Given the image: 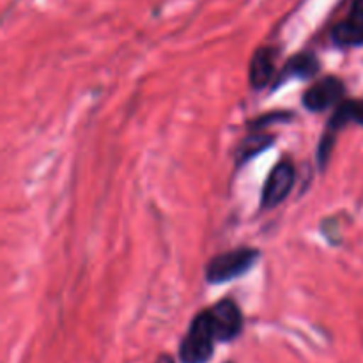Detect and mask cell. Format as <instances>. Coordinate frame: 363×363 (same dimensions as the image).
Listing matches in <instances>:
<instances>
[{"mask_svg": "<svg viewBox=\"0 0 363 363\" xmlns=\"http://www.w3.org/2000/svg\"><path fill=\"white\" fill-rule=\"evenodd\" d=\"M272 142L273 138L268 137V135H252V137L245 138V142L240 147V152H238L240 162H247V160L254 158L255 155H259V152L264 151L266 147H269Z\"/></svg>", "mask_w": 363, "mask_h": 363, "instance_id": "10", "label": "cell"}, {"mask_svg": "<svg viewBox=\"0 0 363 363\" xmlns=\"http://www.w3.org/2000/svg\"><path fill=\"white\" fill-rule=\"evenodd\" d=\"M227 363H233V362H227Z\"/></svg>", "mask_w": 363, "mask_h": 363, "instance_id": "12", "label": "cell"}, {"mask_svg": "<svg viewBox=\"0 0 363 363\" xmlns=\"http://www.w3.org/2000/svg\"><path fill=\"white\" fill-rule=\"evenodd\" d=\"M344 96V84L342 80L335 77H326L319 80L318 84L312 85L303 94V105L311 112H323L328 110L330 106H335L340 103Z\"/></svg>", "mask_w": 363, "mask_h": 363, "instance_id": "6", "label": "cell"}, {"mask_svg": "<svg viewBox=\"0 0 363 363\" xmlns=\"http://www.w3.org/2000/svg\"><path fill=\"white\" fill-rule=\"evenodd\" d=\"M296 172L291 162H280L273 167L262 190V208L272 209L287 199L294 186Z\"/></svg>", "mask_w": 363, "mask_h": 363, "instance_id": "4", "label": "cell"}, {"mask_svg": "<svg viewBox=\"0 0 363 363\" xmlns=\"http://www.w3.org/2000/svg\"><path fill=\"white\" fill-rule=\"evenodd\" d=\"M351 121H354V123L363 126V99H350V101H342L337 106L335 113H333V117L330 119L328 133L323 137L321 147H319V163H321V165H325V163L328 162L335 131H339L340 128H344L347 123H351Z\"/></svg>", "mask_w": 363, "mask_h": 363, "instance_id": "5", "label": "cell"}, {"mask_svg": "<svg viewBox=\"0 0 363 363\" xmlns=\"http://www.w3.org/2000/svg\"><path fill=\"white\" fill-rule=\"evenodd\" d=\"M215 337L218 342H230L243 330V315L233 300H223L208 308Z\"/></svg>", "mask_w": 363, "mask_h": 363, "instance_id": "3", "label": "cell"}, {"mask_svg": "<svg viewBox=\"0 0 363 363\" xmlns=\"http://www.w3.org/2000/svg\"><path fill=\"white\" fill-rule=\"evenodd\" d=\"M332 38L340 46L363 45V0H353L346 16L332 28Z\"/></svg>", "mask_w": 363, "mask_h": 363, "instance_id": "7", "label": "cell"}, {"mask_svg": "<svg viewBox=\"0 0 363 363\" xmlns=\"http://www.w3.org/2000/svg\"><path fill=\"white\" fill-rule=\"evenodd\" d=\"M259 259V252L254 248H236V250L225 252L211 259L206 268V279L211 284L229 282L245 275L255 261Z\"/></svg>", "mask_w": 363, "mask_h": 363, "instance_id": "2", "label": "cell"}, {"mask_svg": "<svg viewBox=\"0 0 363 363\" xmlns=\"http://www.w3.org/2000/svg\"><path fill=\"white\" fill-rule=\"evenodd\" d=\"M319 71V60L315 59L314 53H300L293 57L289 62L284 66L282 74L279 82L287 80V78H311Z\"/></svg>", "mask_w": 363, "mask_h": 363, "instance_id": "9", "label": "cell"}, {"mask_svg": "<svg viewBox=\"0 0 363 363\" xmlns=\"http://www.w3.org/2000/svg\"><path fill=\"white\" fill-rule=\"evenodd\" d=\"M215 342H218V340L215 337L209 312L204 311L195 315L190 328H188V333L181 342V363H208L209 358L213 357V351H215Z\"/></svg>", "mask_w": 363, "mask_h": 363, "instance_id": "1", "label": "cell"}, {"mask_svg": "<svg viewBox=\"0 0 363 363\" xmlns=\"http://www.w3.org/2000/svg\"><path fill=\"white\" fill-rule=\"evenodd\" d=\"M156 363H176L172 360V357H169V354H163V357L158 358V362Z\"/></svg>", "mask_w": 363, "mask_h": 363, "instance_id": "11", "label": "cell"}, {"mask_svg": "<svg viewBox=\"0 0 363 363\" xmlns=\"http://www.w3.org/2000/svg\"><path fill=\"white\" fill-rule=\"evenodd\" d=\"M277 53L273 48H259L250 62V82L255 89H262L269 84L275 73Z\"/></svg>", "mask_w": 363, "mask_h": 363, "instance_id": "8", "label": "cell"}]
</instances>
